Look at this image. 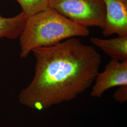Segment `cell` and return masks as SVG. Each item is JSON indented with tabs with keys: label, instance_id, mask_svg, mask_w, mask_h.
<instances>
[{
	"label": "cell",
	"instance_id": "cell-1",
	"mask_svg": "<svg viewBox=\"0 0 127 127\" xmlns=\"http://www.w3.org/2000/svg\"><path fill=\"white\" fill-rule=\"evenodd\" d=\"M32 51L36 59L34 75L18 99L38 111L73 100L89 89L101 63L95 49L76 37Z\"/></svg>",
	"mask_w": 127,
	"mask_h": 127
},
{
	"label": "cell",
	"instance_id": "cell-2",
	"mask_svg": "<svg viewBox=\"0 0 127 127\" xmlns=\"http://www.w3.org/2000/svg\"><path fill=\"white\" fill-rule=\"evenodd\" d=\"M85 27L59 13L49 7L27 18L19 37L20 58L26 59L33 50L57 44L64 40L90 35Z\"/></svg>",
	"mask_w": 127,
	"mask_h": 127
},
{
	"label": "cell",
	"instance_id": "cell-3",
	"mask_svg": "<svg viewBox=\"0 0 127 127\" xmlns=\"http://www.w3.org/2000/svg\"><path fill=\"white\" fill-rule=\"evenodd\" d=\"M49 7L85 27L102 28L106 9L104 0H49Z\"/></svg>",
	"mask_w": 127,
	"mask_h": 127
},
{
	"label": "cell",
	"instance_id": "cell-4",
	"mask_svg": "<svg viewBox=\"0 0 127 127\" xmlns=\"http://www.w3.org/2000/svg\"><path fill=\"white\" fill-rule=\"evenodd\" d=\"M92 87L91 95L100 98L104 92L113 87L127 85V60L112 59L103 72L97 74Z\"/></svg>",
	"mask_w": 127,
	"mask_h": 127
},
{
	"label": "cell",
	"instance_id": "cell-5",
	"mask_svg": "<svg viewBox=\"0 0 127 127\" xmlns=\"http://www.w3.org/2000/svg\"><path fill=\"white\" fill-rule=\"evenodd\" d=\"M106 14L101 28L105 36H127V0H104Z\"/></svg>",
	"mask_w": 127,
	"mask_h": 127
},
{
	"label": "cell",
	"instance_id": "cell-6",
	"mask_svg": "<svg viewBox=\"0 0 127 127\" xmlns=\"http://www.w3.org/2000/svg\"><path fill=\"white\" fill-rule=\"evenodd\" d=\"M91 41L99 48L112 59L120 61L127 60V36L109 39L91 37Z\"/></svg>",
	"mask_w": 127,
	"mask_h": 127
},
{
	"label": "cell",
	"instance_id": "cell-7",
	"mask_svg": "<svg viewBox=\"0 0 127 127\" xmlns=\"http://www.w3.org/2000/svg\"><path fill=\"white\" fill-rule=\"evenodd\" d=\"M27 19V16L22 12L10 18H5L0 15V38L15 40L19 38Z\"/></svg>",
	"mask_w": 127,
	"mask_h": 127
},
{
	"label": "cell",
	"instance_id": "cell-8",
	"mask_svg": "<svg viewBox=\"0 0 127 127\" xmlns=\"http://www.w3.org/2000/svg\"><path fill=\"white\" fill-rule=\"evenodd\" d=\"M22 8V12L28 17L49 7V0H16Z\"/></svg>",
	"mask_w": 127,
	"mask_h": 127
},
{
	"label": "cell",
	"instance_id": "cell-9",
	"mask_svg": "<svg viewBox=\"0 0 127 127\" xmlns=\"http://www.w3.org/2000/svg\"><path fill=\"white\" fill-rule=\"evenodd\" d=\"M118 87V89L114 93L113 98L120 104L124 103L127 100V85Z\"/></svg>",
	"mask_w": 127,
	"mask_h": 127
}]
</instances>
